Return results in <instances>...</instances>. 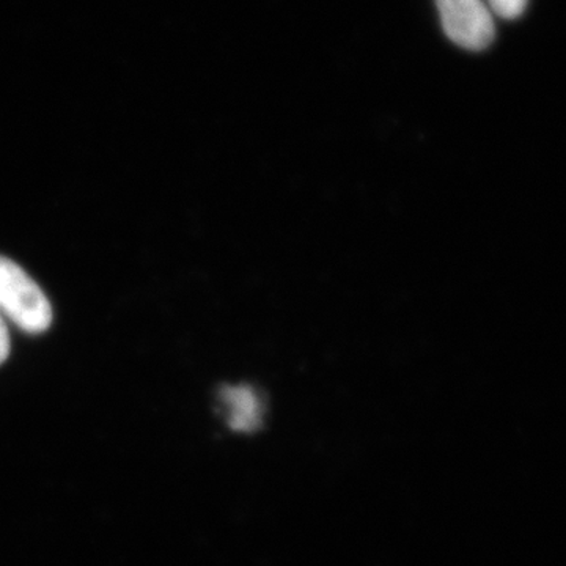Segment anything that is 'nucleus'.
<instances>
[{
    "instance_id": "5",
    "label": "nucleus",
    "mask_w": 566,
    "mask_h": 566,
    "mask_svg": "<svg viewBox=\"0 0 566 566\" xmlns=\"http://www.w3.org/2000/svg\"><path fill=\"white\" fill-rule=\"evenodd\" d=\"M10 354V335L7 331V324L3 322L2 314H0V364L6 363Z\"/></svg>"
},
{
    "instance_id": "1",
    "label": "nucleus",
    "mask_w": 566,
    "mask_h": 566,
    "mask_svg": "<svg viewBox=\"0 0 566 566\" xmlns=\"http://www.w3.org/2000/svg\"><path fill=\"white\" fill-rule=\"evenodd\" d=\"M0 314L29 334L44 333L52 323L46 294L24 270L0 256Z\"/></svg>"
},
{
    "instance_id": "2",
    "label": "nucleus",
    "mask_w": 566,
    "mask_h": 566,
    "mask_svg": "<svg viewBox=\"0 0 566 566\" xmlns=\"http://www.w3.org/2000/svg\"><path fill=\"white\" fill-rule=\"evenodd\" d=\"M446 35L460 48L483 51L495 35L493 11L483 0H436Z\"/></svg>"
},
{
    "instance_id": "4",
    "label": "nucleus",
    "mask_w": 566,
    "mask_h": 566,
    "mask_svg": "<svg viewBox=\"0 0 566 566\" xmlns=\"http://www.w3.org/2000/svg\"><path fill=\"white\" fill-rule=\"evenodd\" d=\"M488 7L504 20H516L527 9L528 0H486Z\"/></svg>"
},
{
    "instance_id": "3",
    "label": "nucleus",
    "mask_w": 566,
    "mask_h": 566,
    "mask_svg": "<svg viewBox=\"0 0 566 566\" xmlns=\"http://www.w3.org/2000/svg\"><path fill=\"white\" fill-rule=\"evenodd\" d=\"M221 405L227 423L238 433H252L263 422V401L249 386H227L221 390Z\"/></svg>"
}]
</instances>
